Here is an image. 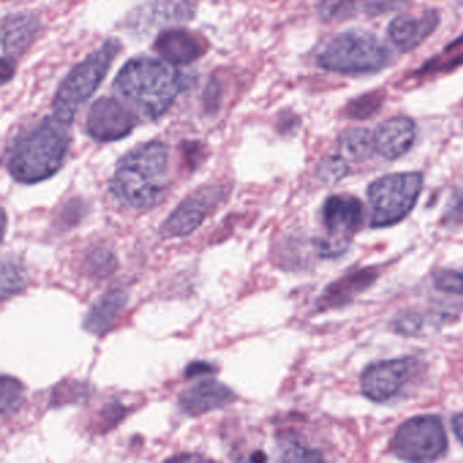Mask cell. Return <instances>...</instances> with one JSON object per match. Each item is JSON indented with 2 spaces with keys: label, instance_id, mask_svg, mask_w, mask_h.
Segmentation results:
<instances>
[{
  "label": "cell",
  "instance_id": "obj_22",
  "mask_svg": "<svg viewBox=\"0 0 463 463\" xmlns=\"http://www.w3.org/2000/svg\"><path fill=\"white\" fill-rule=\"evenodd\" d=\"M348 165L341 156H326L318 167V177L324 183L333 184L345 177L348 173Z\"/></svg>",
  "mask_w": 463,
  "mask_h": 463
},
{
  "label": "cell",
  "instance_id": "obj_20",
  "mask_svg": "<svg viewBox=\"0 0 463 463\" xmlns=\"http://www.w3.org/2000/svg\"><path fill=\"white\" fill-rule=\"evenodd\" d=\"M0 395H2V402H0L2 417L6 419L10 414L15 413L23 405L24 398H25V389L18 379L4 375L2 376Z\"/></svg>",
  "mask_w": 463,
  "mask_h": 463
},
{
  "label": "cell",
  "instance_id": "obj_25",
  "mask_svg": "<svg viewBox=\"0 0 463 463\" xmlns=\"http://www.w3.org/2000/svg\"><path fill=\"white\" fill-rule=\"evenodd\" d=\"M354 4V0H318L319 17L324 21L337 20Z\"/></svg>",
  "mask_w": 463,
  "mask_h": 463
},
{
  "label": "cell",
  "instance_id": "obj_29",
  "mask_svg": "<svg viewBox=\"0 0 463 463\" xmlns=\"http://www.w3.org/2000/svg\"><path fill=\"white\" fill-rule=\"evenodd\" d=\"M452 430H454L458 440L463 444V411L452 419Z\"/></svg>",
  "mask_w": 463,
  "mask_h": 463
},
{
  "label": "cell",
  "instance_id": "obj_11",
  "mask_svg": "<svg viewBox=\"0 0 463 463\" xmlns=\"http://www.w3.org/2000/svg\"><path fill=\"white\" fill-rule=\"evenodd\" d=\"M39 21L32 15L17 14L5 18L2 25V80L14 77L20 56L33 44L39 33Z\"/></svg>",
  "mask_w": 463,
  "mask_h": 463
},
{
  "label": "cell",
  "instance_id": "obj_16",
  "mask_svg": "<svg viewBox=\"0 0 463 463\" xmlns=\"http://www.w3.org/2000/svg\"><path fill=\"white\" fill-rule=\"evenodd\" d=\"M439 23H440V17L436 12H427L420 17L401 15L390 24L387 32H389L390 40L398 50L402 52H411L436 31Z\"/></svg>",
  "mask_w": 463,
  "mask_h": 463
},
{
  "label": "cell",
  "instance_id": "obj_6",
  "mask_svg": "<svg viewBox=\"0 0 463 463\" xmlns=\"http://www.w3.org/2000/svg\"><path fill=\"white\" fill-rule=\"evenodd\" d=\"M421 189L422 175L416 172L397 173L373 181L367 192L371 226L400 223L413 210Z\"/></svg>",
  "mask_w": 463,
  "mask_h": 463
},
{
  "label": "cell",
  "instance_id": "obj_4",
  "mask_svg": "<svg viewBox=\"0 0 463 463\" xmlns=\"http://www.w3.org/2000/svg\"><path fill=\"white\" fill-rule=\"evenodd\" d=\"M120 48L118 40L109 39L70 71L53 99L55 116L72 124L75 115L107 78Z\"/></svg>",
  "mask_w": 463,
  "mask_h": 463
},
{
  "label": "cell",
  "instance_id": "obj_9",
  "mask_svg": "<svg viewBox=\"0 0 463 463\" xmlns=\"http://www.w3.org/2000/svg\"><path fill=\"white\" fill-rule=\"evenodd\" d=\"M417 362L411 357L383 360L368 365L362 375V392L368 400L386 402L408 383Z\"/></svg>",
  "mask_w": 463,
  "mask_h": 463
},
{
  "label": "cell",
  "instance_id": "obj_23",
  "mask_svg": "<svg viewBox=\"0 0 463 463\" xmlns=\"http://www.w3.org/2000/svg\"><path fill=\"white\" fill-rule=\"evenodd\" d=\"M435 287L449 294L463 295V272L458 270H440L435 276Z\"/></svg>",
  "mask_w": 463,
  "mask_h": 463
},
{
  "label": "cell",
  "instance_id": "obj_7",
  "mask_svg": "<svg viewBox=\"0 0 463 463\" xmlns=\"http://www.w3.org/2000/svg\"><path fill=\"white\" fill-rule=\"evenodd\" d=\"M447 449V435L440 420L435 416H419L400 425L392 451L398 458L411 462L438 459Z\"/></svg>",
  "mask_w": 463,
  "mask_h": 463
},
{
  "label": "cell",
  "instance_id": "obj_13",
  "mask_svg": "<svg viewBox=\"0 0 463 463\" xmlns=\"http://www.w3.org/2000/svg\"><path fill=\"white\" fill-rule=\"evenodd\" d=\"M322 221L333 240H345L363 222V205L356 197L330 196L322 208Z\"/></svg>",
  "mask_w": 463,
  "mask_h": 463
},
{
  "label": "cell",
  "instance_id": "obj_1",
  "mask_svg": "<svg viewBox=\"0 0 463 463\" xmlns=\"http://www.w3.org/2000/svg\"><path fill=\"white\" fill-rule=\"evenodd\" d=\"M70 126L53 115L21 132L7 153L10 175L26 185L55 175L63 167L71 145Z\"/></svg>",
  "mask_w": 463,
  "mask_h": 463
},
{
  "label": "cell",
  "instance_id": "obj_19",
  "mask_svg": "<svg viewBox=\"0 0 463 463\" xmlns=\"http://www.w3.org/2000/svg\"><path fill=\"white\" fill-rule=\"evenodd\" d=\"M28 283L25 268L14 259H5L2 264V299L20 294Z\"/></svg>",
  "mask_w": 463,
  "mask_h": 463
},
{
  "label": "cell",
  "instance_id": "obj_21",
  "mask_svg": "<svg viewBox=\"0 0 463 463\" xmlns=\"http://www.w3.org/2000/svg\"><path fill=\"white\" fill-rule=\"evenodd\" d=\"M118 267V260L109 249L97 248L89 254V272L96 278H107L112 275Z\"/></svg>",
  "mask_w": 463,
  "mask_h": 463
},
{
  "label": "cell",
  "instance_id": "obj_30",
  "mask_svg": "<svg viewBox=\"0 0 463 463\" xmlns=\"http://www.w3.org/2000/svg\"><path fill=\"white\" fill-rule=\"evenodd\" d=\"M250 460H253V462H261V460H267V457H265L262 452L257 451L254 452L253 455L250 457Z\"/></svg>",
  "mask_w": 463,
  "mask_h": 463
},
{
  "label": "cell",
  "instance_id": "obj_12",
  "mask_svg": "<svg viewBox=\"0 0 463 463\" xmlns=\"http://www.w3.org/2000/svg\"><path fill=\"white\" fill-rule=\"evenodd\" d=\"M237 400V395L226 384L215 379H204L181 392L178 403L189 416H202L226 408Z\"/></svg>",
  "mask_w": 463,
  "mask_h": 463
},
{
  "label": "cell",
  "instance_id": "obj_26",
  "mask_svg": "<svg viewBox=\"0 0 463 463\" xmlns=\"http://www.w3.org/2000/svg\"><path fill=\"white\" fill-rule=\"evenodd\" d=\"M286 460H319L322 459L318 452L311 451L306 447L298 443H289L284 447V457Z\"/></svg>",
  "mask_w": 463,
  "mask_h": 463
},
{
  "label": "cell",
  "instance_id": "obj_5",
  "mask_svg": "<svg viewBox=\"0 0 463 463\" xmlns=\"http://www.w3.org/2000/svg\"><path fill=\"white\" fill-rule=\"evenodd\" d=\"M390 51L381 40L363 31L338 34L319 53L318 66L343 75H365L381 71L390 63Z\"/></svg>",
  "mask_w": 463,
  "mask_h": 463
},
{
  "label": "cell",
  "instance_id": "obj_3",
  "mask_svg": "<svg viewBox=\"0 0 463 463\" xmlns=\"http://www.w3.org/2000/svg\"><path fill=\"white\" fill-rule=\"evenodd\" d=\"M191 78L164 61L151 58L129 61L116 77V91L148 120L166 115L188 89Z\"/></svg>",
  "mask_w": 463,
  "mask_h": 463
},
{
  "label": "cell",
  "instance_id": "obj_28",
  "mask_svg": "<svg viewBox=\"0 0 463 463\" xmlns=\"http://www.w3.org/2000/svg\"><path fill=\"white\" fill-rule=\"evenodd\" d=\"M216 368L213 364L207 362H194L186 368L185 375L188 378H194V376L208 375V373H215Z\"/></svg>",
  "mask_w": 463,
  "mask_h": 463
},
{
  "label": "cell",
  "instance_id": "obj_17",
  "mask_svg": "<svg viewBox=\"0 0 463 463\" xmlns=\"http://www.w3.org/2000/svg\"><path fill=\"white\" fill-rule=\"evenodd\" d=\"M128 292L121 288L110 289L102 294L91 306L83 321V327L91 335H102L112 329L128 302Z\"/></svg>",
  "mask_w": 463,
  "mask_h": 463
},
{
  "label": "cell",
  "instance_id": "obj_31",
  "mask_svg": "<svg viewBox=\"0 0 463 463\" xmlns=\"http://www.w3.org/2000/svg\"><path fill=\"white\" fill-rule=\"evenodd\" d=\"M173 459L175 460H189V459H204L203 457H186V455H183V457H175Z\"/></svg>",
  "mask_w": 463,
  "mask_h": 463
},
{
  "label": "cell",
  "instance_id": "obj_18",
  "mask_svg": "<svg viewBox=\"0 0 463 463\" xmlns=\"http://www.w3.org/2000/svg\"><path fill=\"white\" fill-rule=\"evenodd\" d=\"M375 151L373 134L368 129L356 128L345 132L338 143V156L345 161L362 162L370 158Z\"/></svg>",
  "mask_w": 463,
  "mask_h": 463
},
{
  "label": "cell",
  "instance_id": "obj_15",
  "mask_svg": "<svg viewBox=\"0 0 463 463\" xmlns=\"http://www.w3.org/2000/svg\"><path fill=\"white\" fill-rule=\"evenodd\" d=\"M416 139V126L408 118H392L379 124L373 132L375 151L383 158H401L405 156Z\"/></svg>",
  "mask_w": 463,
  "mask_h": 463
},
{
  "label": "cell",
  "instance_id": "obj_10",
  "mask_svg": "<svg viewBox=\"0 0 463 463\" xmlns=\"http://www.w3.org/2000/svg\"><path fill=\"white\" fill-rule=\"evenodd\" d=\"M137 124V116L126 105L118 99L102 97L89 110L86 129L91 139L110 143L128 137Z\"/></svg>",
  "mask_w": 463,
  "mask_h": 463
},
{
  "label": "cell",
  "instance_id": "obj_14",
  "mask_svg": "<svg viewBox=\"0 0 463 463\" xmlns=\"http://www.w3.org/2000/svg\"><path fill=\"white\" fill-rule=\"evenodd\" d=\"M156 51L167 63L175 66H188L202 58L207 44L202 37L184 29H170L159 34Z\"/></svg>",
  "mask_w": 463,
  "mask_h": 463
},
{
  "label": "cell",
  "instance_id": "obj_8",
  "mask_svg": "<svg viewBox=\"0 0 463 463\" xmlns=\"http://www.w3.org/2000/svg\"><path fill=\"white\" fill-rule=\"evenodd\" d=\"M226 192L223 186L208 185L189 194L165 221L161 229L162 237L180 238L191 235L226 199Z\"/></svg>",
  "mask_w": 463,
  "mask_h": 463
},
{
  "label": "cell",
  "instance_id": "obj_27",
  "mask_svg": "<svg viewBox=\"0 0 463 463\" xmlns=\"http://www.w3.org/2000/svg\"><path fill=\"white\" fill-rule=\"evenodd\" d=\"M402 4V0H367L365 9L370 14L378 15L398 9Z\"/></svg>",
  "mask_w": 463,
  "mask_h": 463
},
{
  "label": "cell",
  "instance_id": "obj_24",
  "mask_svg": "<svg viewBox=\"0 0 463 463\" xmlns=\"http://www.w3.org/2000/svg\"><path fill=\"white\" fill-rule=\"evenodd\" d=\"M382 104V97L378 93L368 94V96L362 97V99H354L349 105V115L352 118H370L373 112H376Z\"/></svg>",
  "mask_w": 463,
  "mask_h": 463
},
{
  "label": "cell",
  "instance_id": "obj_2",
  "mask_svg": "<svg viewBox=\"0 0 463 463\" xmlns=\"http://www.w3.org/2000/svg\"><path fill=\"white\" fill-rule=\"evenodd\" d=\"M169 147L162 142L137 146L118 161L110 192L132 210L156 207L169 188Z\"/></svg>",
  "mask_w": 463,
  "mask_h": 463
}]
</instances>
